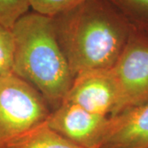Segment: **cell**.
<instances>
[{"label":"cell","mask_w":148,"mask_h":148,"mask_svg":"<svg viewBox=\"0 0 148 148\" xmlns=\"http://www.w3.org/2000/svg\"><path fill=\"white\" fill-rule=\"evenodd\" d=\"M52 19L73 78L86 71L110 69L133 28L108 0H86Z\"/></svg>","instance_id":"obj_1"},{"label":"cell","mask_w":148,"mask_h":148,"mask_svg":"<svg viewBox=\"0 0 148 148\" xmlns=\"http://www.w3.org/2000/svg\"><path fill=\"white\" fill-rule=\"evenodd\" d=\"M12 32L13 73L32 85L55 110L64 101L73 76L52 17L28 12L16 21Z\"/></svg>","instance_id":"obj_2"},{"label":"cell","mask_w":148,"mask_h":148,"mask_svg":"<svg viewBox=\"0 0 148 148\" xmlns=\"http://www.w3.org/2000/svg\"><path fill=\"white\" fill-rule=\"evenodd\" d=\"M50 112L42 95L16 74L0 78V148L45 123Z\"/></svg>","instance_id":"obj_3"},{"label":"cell","mask_w":148,"mask_h":148,"mask_svg":"<svg viewBox=\"0 0 148 148\" xmlns=\"http://www.w3.org/2000/svg\"><path fill=\"white\" fill-rule=\"evenodd\" d=\"M110 73L116 102L110 116L148 103V33L133 27Z\"/></svg>","instance_id":"obj_4"},{"label":"cell","mask_w":148,"mask_h":148,"mask_svg":"<svg viewBox=\"0 0 148 148\" xmlns=\"http://www.w3.org/2000/svg\"><path fill=\"white\" fill-rule=\"evenodd\" d=\"M49 128L85 148H100L106 137L109 117L101 116L79 106L62 103L45 121Z\"/></svg>","instance_id":"obj_5"},{"label":"cell","mask_w":148,"mask_h":148,"mask_svg":"<svg viewBox=\"0 0 148 148\" xmlns=\"http://www.w3.org/2000/svg\"><path fill=\"white\" fill-rule=\"evenodd\" d=\"M116 102V89L110 69L89 70L75 76L62 103L79 106L101 116L110 117Z\"/></svg>","instance_id":"obj_6"},{"label":"cell","mask_w":148,"mask_h":148,"mask_svg":"<svg viewBox=\"0 0 148 148\" xmlns=\"http://www.w3.org/2000/svg\"><path fill=\"white\" fill-rule=\"evenodd\" d=\"M100 148H148V103L109 117Z\"/></svg>","instance_id":"obj_7"},{"label":"cell","mask_w":148,"mask_h":148,"mask_svg":"<svg viewBox=\"0 0 148 148\" xmlns=\"http://www.w3.org/2000/svg\"><path fill=\"white\" fill-rule=\"evenodd\" d=\"M4 148H85L54 132L43 123L35 127Z\"/></svg>","instance_id":"obj_8"},{"label":"cell","mask_w":148,"mask_h":148,"mask_svg":"<svg viewBox=\"0 0 148 148\" xmlns=\"http://www.w3.org/2000/svg\"><path fill=\"white\" fill-rule=\"evenodd\" d=\"M132 27L148 33V0H108Z\"/></svg>","instance_id":"obj_9"},{"label":"cell","mask_w":148,"mask_h":148,"mask_svg":"<svg viewBox=\"0 0 148 148\" xmlns=\"http://www.w3.org/2000/svg\"><path fill=\"white\" fill-rule=\"evenodd\" d=\"M30 8L28 0H0V25L12 30Z\"/></svg>","instance_id":"obj_10"},{"label":"cell","mask_w":148,"mask_h":148,"mask_svg":"<svg viewBox=\"0 0 148 148\" xmlns=\"http://www.w3.org/2000/svg\"><path fill=\"white\" fill-rule=\"evenodd\" d=\"M33 12L44 16L54 17L71 10L86 0H28Z\"/></svg>","instance_id":"obj_11"},{"label":"cell","mask_w":148,"mask_h":148,"mask_svg":"<svg viewBox=\"0 0 148 148\" xmlns=\"http://www.w3.org/2000/svg\"><path fill=\"white\" fill-rule=\"evenodd\" d=\"M14 40L12 30L0 25V78L13 73Z\"/></svg>","instance_id":"obj_12"}]
</instances>
